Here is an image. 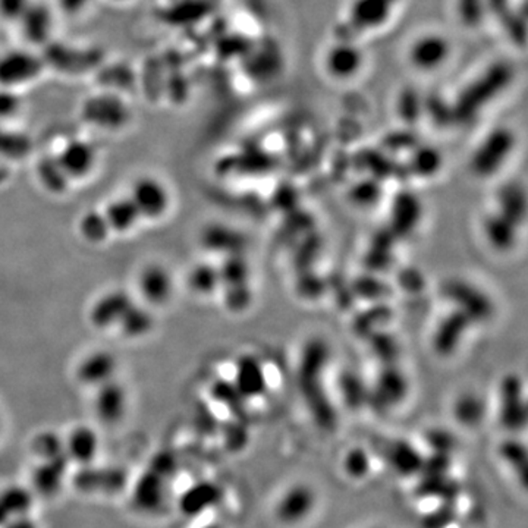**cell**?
<instances>
[{
  "label": "cell",
  "mask_w": 528,
  "mask_h": 528,
  "mask_svg": "<svg viewBox=\"0 0 528 528\" xmlns=\"http://www.w3.org/2000/svg\"><path fill=\"white\" fill-rule=\"evenodd\" d=\"M32 450L34 457L42 459H51V458L67 457L65 455V443L55 431H42L32 439Z\"/></svg>",
  "instance_id": "cell-26"
},
{
  "label": "cell",
  "mask_w": 528,
  "mask_h": 528,
  "mask_svg": "<svg viewBox=\"0 0 528 528\" xmlns=\"http://www.w3.org/2000/svg\"><path fill=\"white\" fill-rule=\"evenodd\" d=\"M117 368H119V364H117L116 357L110 351L98 349V351L87 354L79 361L75 375L84 386L97 389L116 379Z\"/></svg>",
  "instance_id": "cell-8"
},
{
  "label": "cell",
  "mask_w": 528,
  "mask_h": 528,
  "mask_svg": "<svg viewBox=\"0 0 528 528\" xmlns=\"http://www.w3.org/2000/svg\"><path fill=\"white\" fill-rule=\"evenodd\" d=\"M70 462L67 457L42 459L32 473V493L35 496L53 497L62 490Z\"/></svg>",
  "instance_id": "cell-10"
},
{
  "label": "cell",
  "mask_w": 528,
  "mask_h": 528,
  "mask_svg": "<svg viewBox=\"0 0 528 528\" xmlns=\"http://www.w3.org/2000/svg\"><path fill=\"white\" fill-rule=\"evenodd\" d=\"M169 483H171L169 478L154 469H145L133 487L134 506L140 513H159L168 502Z\"/></svg>",
  "instance_id": "cell-5"
},
{
  "label": "cell",
  "mask_w": 528,
  "mask_h": 528,
  "mask_svg": "<svg viewBox=\"0 0 528 528\" xmlns=\"http://www.w3.org/2000/svg\"><path fill=\"white\" fill-rule=\"evenodd\" d=\"M328 65L333 75L339 79H348L360 68V51L349 44H340L329 53Z\"/></svg>",
  "instance_id": "cell-24"
},
{
  "label": "cell",
  "mask_w": 528,
  "mask_h": 528,
  "mask_svg": "<svg viewBox=\"0 0 528 528\" xmlns=\"http://www.w3.org/2000/svg\"><path fill=\"white\" fill-rule=\"evenodd\" d=\"M501 398L502 426L506 427L509 431L524 429L527 411L518 384L508 382L505 384Z\"/></svg>",
  "instance_id": "cell-16"
},
{
  "label": "cell",
  "mask_w": 528,
  "mask_h": 528,
  "mask_svg": "<svg viewBox=\"0 0 528 528\" xmlns=\"http://www.w3.org/2000/svg\"><path fill=\"white\" fill-rule=\"evenodd\" d=\"M382 457L401 477H415L419 476L422 466L420 450L405 440H391L384 446Z\"/></svg>",
  "instance_id": "cell-13"
},
{
  "label": "cell",
  "mask_w": 528,
  "mask_h": 528,
  "mask_svg": "<svg viewBox=\"0 0 528 528\" xmlns=\"http://www.w3.org/2000/svg\"><path fill=\"white\" fill-rule=\"evenodd\" d=\"M398 0H357L351 11V25L357 30L379 27Z\"/></svg>",
  "instance_id": "cell-15"
},
{
  "label": "cell",
  "mask_w": 528,
  "mask_h": 528,
  "mask_svg": "<svg viewBox=\"0 0 528 528\" xmlns=\"http://www.w3.org/2000/svg\"><path fill=\"white\" fill-rule=\"evenodd\" d=\"M116 329L128 339H140L153 332L154 317L150 313L149 307L134 302Z\"/></svg>",
  "instance_id": "cell-20"
},
{
  "label": "cell",
  "mask_w": 528,
  "mask_h": 528,
  "mask_svg": "<svg viewBox=\"0 0 528 528\" xmlns=\"http://www.w3.org/2000/svg\"><path fill=\"white\" fill-rule=\"evenodd\" d=\"M59 164L62 166L63 171L72 178H84L93 171L94 168V153L88 145L70 144L62 156L58 159Z\"/></svg>",
  "instance_id": "cell-21"
},
{
  "label": "cell",
  "mask_w": 528,
  "mask_h": 528,
  "mask_svg": "<svg viewBox=\"0 0 528 528\" xmlns=\"http://www.w3.org/2000/svg\"><path fill=\"white\" fill-rule=\"evenodd\" d=\"M128 474L117 467L87 466L81 467L74 476L77 489L86 495H116L125 489Z\"/></svg>",
  "instance_id": "cell-3"
},
{
  "label": "cell",
  "mask_w": 528,
  "mask_h": 528,
  "mask_svg": "<svg viewBox=\"0 0 528 528\" xmlns=\"http://www.w3.org/2000/svg\"><path fill=\"white\" fill-rule=\"evenodd\" d=\"M134 302L135 300L126 291L114 290L103 293L102 297H98L91 305L88 313L91 325L98 330L116 329L122 317L125 316Z\"/></svg>",
  "instance_id": "cell-7"
},
{
  "label": "cell",
  "mask_w": 528,
  "mask_h": 528,
  "mask_svg": "<svg viewBox=\"0 0 528 528\" xmlns=\"http://www.w3.org/2000/svg\"><path fill=\"white\" fill-rule=\"evenodd\" d=\"M65 455L70 464L81 467L93 466L100 452V438L90 426H77L63 438Z\"/></svg>",
  "instance_id": "cell-12"
},
{
  "label": "cell",
  "mask_w": 528,
  "mask_h": 528,
  "mask_svg": "<svg viewBox=\"0 0 528 528\" xmlns=\"http://www.w3.org/2000/svg\"><path fill=\"white\" fill-rule=\"evenodd\" d=\"M458 515L457 502H439L438 506L422 515L421 528L452 527L457 523Z\"/></svg>",
  "instance_id": "cell-27"
},
{
  "label": "cell",
  "mask_w": 528,
  "mask_h": 528,
  "mask_svg": "<svg viewBox=\"0 0 528 528\" xmlns=\"http://www.w3.org/2000/svg\"><path fill=\"white\" fill-rule=\"evenodd\" d=\"M317 496L313 487L305 483H297L282 493L274 506V515L281 524H301L309 520L316 509Z\"/></svg>",
  "instance_id": "cell-2"
},
{
  "label": "cell",
  "mask_w": 528,
  "mask_h": 528,
  "mask_svg": "<svg viewBox=\"0 0 528 528\" xmlns=\"http://www.w3.org/2000/svg\"><path fill=\"white\" fill-rule=\"evenodd\" d=\"M106 219L109 223L110 231L115 234L125 235L133 232L141 222V215L129 196L119 197L110 201L105 208Z\"/></svg>",
  "instance_id": "cell-17"
},
{
  "label": "cell",
  "mask_w": 528,
  "mask_h": 528,
  "mask_svg": "<svg viewBox=\"0 0 528 528\" xmlns=\"http://www.w3.org/2000/svg\"><path fill=\"white\" fill-rule=\"evenodd\" d=\"M223 496H225V492H223L222 486L218 485L215 481H196L194 485L190 486L182 492L178 499V508L185 516L196 518V516L216 508L223 501Z\"/></svg>",
  "instance_id": "cell-9"
},
{
  "label": "cell",
  "mask_w": 528,
  "mask_h": 528,
  "mask_svg": "<svg viewBox=\"0 0 528 528\" xmlns=\"http://www.w3.org/2000/svg\"><path fill=\"white\" fill-rule=\"evenodd\" d=\"M415 496L420 499H434L438 502H457L461 495V485L450 474L445 476H420L414 487Z\"/></svg>",
  "instance_id": "cell-14"
},
{
  "label": "cell",
  "mask_w": 528,
  "mask_h": 528,
  "mask_svg": "<svg viewBox=\"0 0 528 528\" xmlns=\"http://www.w3.org/2000/svg\"><path fill=\"white\" fill-rule=\"evenodd\" d=\"M511 137L508 133L493 134L486 144L481 147L477 156H476V168L478 172H490L492 169H496L501 163L502 159L506 156L509 147H511Z\"/></svg>",
  "instance_id": "cell-22"
},
{
  "label": "cell",
  "mask_w": 528,
  "mask_h": 528,
  "mask_svg": "<svg viewBox=\"0 0 528 528\" xmlns=\"http://www.w3.org/2000/svg\"><path fill=\"white\" fill-rule=\"evenodd\" d=\"M2 528H40L39 524L32 520V515L16 516L12 520L6 521L5 524L0 525Z\"/></svg>",
  "instance_id": "cell-34"
},
{
  "label": "cell",
  "mask_w": 528,
  "mask_h": 528,
  "mask_svg": "<svg viewBox=\"0 0 528 528\" xmlns=\"http://www.w3.org/2000/svg\"><path fill=\"white\" fill-rule=\"evenodd\" d=\"M509 70L504 67L493 68L490 72L478 79L476 84L468 87L459 100V110L462 115H471L480 109L486 102H489L493 96L504 88L508 82Z\"/></svg>",
  "instance_id": "cell-11"
},
{
  "label": "cell",
  "mask_w": 528,
  "mask_h": 528,
  "mask_svg": "<svg viewBox=\"0 0 528 528\" xmlns=\"http://www.w3.org/2000/svg\"><path fill=\"white\" fill-rule=\"evenodd\" d=\"M372 469V458L364 448H352L344 458V471L352 480H363Z\"/></svg>",
  "instance_id": "cell-29"
},
{
  "label": "cell",
  "mask_w": 528,
  "mask_h": 528,
  "mask_svg": "<svg viewBox=\"0 0 528 528\" xmlns=\"http://www.w3.org/2000/svg\"><path fill=\"white\" fill-rule=\"evenodd\" d=\"M34 496L32 490L20 486H12L0 493V525L16 516L30 515Z\"/></svg>",
  "instance_id": "cell-19"
},
{
  "label": "cell",
  "mask_w": 528,
  "mask_h": 528,
  "mask_svg": "<svg viewBox=\"0 0 528 528\" xmlns=\"http://www.w3.org/2000/svg\"><path fill=\"white\" fill-rule=\"evenodd\" d=\"M191 286L199 292H208L213 291L218 285V272L208 266H199L192 270Z\"/></svg>",
  "instance_id": "cell-32"
},
{
  "label": "cell",
  "mask_w": 528,
  "mask_h": 528,
  "mask_svg": "<svg viewBox=\"0 0 528 528\" xmlns=\"http://www.w3.org/2000/svg\"><path fill=\"white\" fill-rule=\"evenodd\" d=\"M39 175L40 181L47 191L53 192V194H63L67 191L70 181L69 176L65 173L58 161H56L55 172L51 171V163H44L40 168Z\"/></svg>",
  "instance_id": "cell-30"
},
{
  "label": "cell",
  "mask_w": 528,
  "mask_h": 528,
  "mask_svg": "<svg viewBox=\"0 0 528 528\" xmlns=\"http://www.w3.org/2000/svg\"><path fill=\"white\" fill-rule=\"evenodd\" d=\"M455 419L466 427H476L480 424L485 415V407L476 396H462L458 399L454 408Z\"/></svg>",
  "instance_id": "cell-28"
},
{
  "label": "cell",
  "mask_w": 528,
  "mask_h": 528,
  "mask_svg": "<svg viewBox=\"0 0 528 528\" xmlns=\"http://www.w3.org/2000/svg\"><path fill=\"white\" fill-rule=\"evenodd\" d=\"M199 528H225L218 523H208V524L201 525Z\"/></svg>",
  "instance_id": "cell-35"
},
{
  "label": "cell",
  "mask_w": 528,
  "mask_h": 528,
  "mask_svg": "<svg viewBox=\"0 0 528 528\" xmlns=\"http://www.w3.org/2000/svg\"><path fill=\"white\" fill-rule=\"evenodd\" d=\"M128 408V391L117 379L96 389L94 412L105 426H117L125 419Z\"/></svg>",
  "instance_id": "cell-6"
},
{
  "label": "cell",
  "mask_w": 528,
  "mask_h": 528,
  "mask_svg": "<svg viewBox=\"0 0 528 528\" xmlns=\"http://www.w3.org/2000/svg\"><path fill=\"white\" fill-rule=\"evenodd\" d=\"M79 234L82 238L86 239L87 243L98 244L105 243L106 239L109 238L110 231L109 223L106 219L105 211H87L86 215L82 216L79 223Z\"/></svg>",
  "instance_id": "cell-25"
},
{
  "label": "cell",
  "mask_w": 528,
  "mask_h": 528,
  "mask_svg": "<svg viewBox=\"0 0 528 528\" xmlns=\"http://www.w3.org/2000/svg\"><path fill=\"white\" fill-rule=\"evenodd\" d=\"M427 443L431 445L433 452L446 455H452L455 445H457L452 434L440 431H433L431 433L427 434Z\"/></svg>",
  "instance_id": "cell-33"
},
{
  "label": "cell",
  "mask_w": 528,
  "mask_h": 528,
  "mask_svg": "<svg viewBox=\"0 0 528 528\" xmlns=\"http://www.w3.org/2000/svg\"><path fill=\"white\" fill-rule=\"evenodd\" d=\"M138 292L150 307H162L173 297L175 282L172 273L161 263H150L138 273Z\"/></svg>",
  "instance_id": "cell-4"
},
{
  "label": "cell",
  "mask_w": 528,
  "mask_h": 528,
  "mask_svg": "<svg viewBox=\"0 0 528 528\" xmlns=\"http://www.w3.org/2000/svg\"><path fill=\"white\" fill-rule=\"evenodd\" d=\"M450 467H452V455L438 454V452H431L429 457H424L422 459L421 469H420V476H445L450 474Z\"/></svg>",
  "instance_id": "cell-31"
},
{
  "label": "cell",
  "mask_w": 528,
  "mask_h": 528,
  "mask_svg": "<svg viewBox=\"0 0 528 528\" xmlns=\"http://www.w3.org/2000/svg\"><path fill=\"white\" fill-rule=\"evenodd\" d=\"M128 196L140 211L141 219H163L172 206L169 188L156 176H140L131 187Z\"/></svg>",
  "instance_id": "cell-1"
},
{
  "label": "cell",
  "mask_w": 528,
  "mask_h": 528,
  "mask_svg": "<svg viewBox=\"0 0 528 528\" xmlns=\"http://www.w3.org/2000/svg\"><path fill=\"white\" fill-rule=\"evenodd\" d=\"M448 51L449 46L445 39L439 35H427L414 44L411 51V59L420 69H433L445 62Z\"/></svg>",
  "instance_id": "cell-18"
},
{
  "label": "cell",
  "mask_w": 528,
  "mask_h": 528,
  "mask_svg": "<svg viewBox=\"0 0 528 528\" xmlns=\"http://www.w3.org/2000/svg\"><path fill=\"white\" fill-rule=\"evenodd\" d=\"M499 455L506 462L515 477L520 481L523 489H527L528 485V454L524 443L520 440H505L499 448Z\"/></svg>",
  "instance_id": "cell-23"
}]
</instances>
